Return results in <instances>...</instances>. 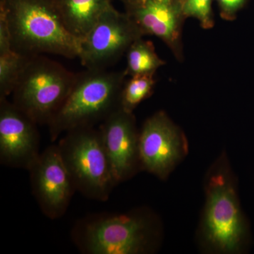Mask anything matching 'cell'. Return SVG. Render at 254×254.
I'll list each match as a JSON object with an SVG mask.
<instances>
[{"mask_svg":"<svg viewBox=\"0 0 254 254\" xmlns=\"http://www.w3.org/2000/svg\"><path fill=\"white\" fill-rule=\"evenodd\" d=\"M207 253L240 254L251 242L250 224L241 206L237 180L225 152L205 177V203L198 231Z\"/></svg>","mask_w":254,"mask_h":254,"instance_id":"6da1fadb","label":"cell"},{"mask_svg":"<svg viewBox=\"0 0 254 254\" xmlns=\"http://www.w3.org/2000/svg\"><path fill=\"white\" fill-rule=\"evenodd\" d=\"M71 238L85 254H150L161 245L163 227L150 208L94 214L76 222Z\"/></svg>","mask_w":254,"mask_h":254,"instance_id":"7a4b0ae2","label":"cell"},{"mask_svg":"<svg viewBox=\"0 0 254 254\" xmlns=\"http://www.w3.org/2000/svg\"><path fill=\"white\" fill-rule=\"evenodd\" d=\"M13 50L33 56L51 54L78 58L81 40L64 26L53 0H0Z\"/></svg>","mask_w":254,"mask_h":254,"instance_id":"3957f363","label":"cell"},{"mask_svg":"<svg viewBox=\"0 0 254 254\" xmlns=\"http://www.w3.org/2000/svg\"><path fill=\"white\" fill-rule=\"evenodd\" d=\"M125 71L86 69L77 73L64 101L48 123L50 140L82 127H95L120 108Z\"/></svg>","mask_w":254,"mask_h":254,"instance_id":"277c9868","label":"cell"},{"mask_svg":"<svg viewBox=\"0 0 254 254\" xmlns=\"http://www.w3.org/2000/svg\"><path fill=\"white\" fill-rule=\"evenodd\" d=\"M77 73L43 55L29 56L13 91L12 103L38 125H48Z\"/></svg>","mask_w":254,"mask_h":254,"instance_id":"5b68a950","label":"cell"},{"mask_svg":"<svg viewBox=\"0 0 254 254\" xmlns=\"http://www.w3.org/2000/svg\"><path fill=\"white\" fill-rule=\"evenodd\" d=\"M58 146L76 190L90 199L106 201L118 184L99 129L90 127L68 131Z\"/></svg>","mask_w":254,"mask_h":254,"instance_id":"8992f818","label":"cell"},{"mask_svg":"<svg viewBox=\"0 0 254 254\" xmlns=\"http://www.w3.org/2000/svg\"><path fill=\"white\" fill-rule=\"evenodd\" d=\"M143 33L128 14L113 6L80 41L78 59L86 69H107L127 53Z\"/></svg>","mask_w":254,"mask_h":254,"instance_id":"52a82bcc","label":"cell"},{"mask_svg":"<svg viewBox=\"0 0 254 254\" xmlns=\"http://www.w3.org/2000/svg\"><path fill=\"white\" fill-rule=\"evenodd\" d=\"M188 152L185 132L168 114L160 110L145 120L139 133L141 171L167 180Z\"/></svg>","mask_w":254,"mask_h":254,"instance_id":"ba28073f","label":"cell"},{"mask_svg":"<svg viewBox=\"0 0 254 254\" xmlns=\"http://www.w3.org/2000/svg\"><path fill=\"white\" fill-rule=\"evenodd\" d=\"M28 171L32 191L42 213L51 220L61 218L76 190L58 144L50 145L40 153Z\"/></svg>","mask_w":254,"mask_h":254,"instance_id":"9c48e42d","label":"cell"},{"mask_svg":"<svg viewBox=\"0 0 254 254\" xmlns=\"http://www.w3.org/2000/svg\"><path fill=\"white\" fill-rule=\"evenodd\" d=\"M98 129L117 184L127 181L141 171L140 131L133 113L119 108L100 124Z\"/></svg>","mask_w":254,"mask_h":254,"instance_id":"30bf717a","label":"cell"},{"mask_svg":"<svg viewBox=\"0 0 254 254\" xmlns=\"http://www.w3.org/2000/svg\"><path fill=\"white\" fill-rule=\"evenodd\" d=\"M38 124L7 98L0 99V162L28 169L40 155Z\"/></svg>","mask_w":254,"mask_h":254,"instance_id":"8fae6325","label":"cell"},{"mask_svg":"<svg viewBox=\"0 0 254 254\" xmlns=\"http://www.w3.org/2000/svg\"><path fill=\"white\" fill-rule=\"evenodd\" d=\"M184 0H141L125 4L126 13L143 36L157 37L165 43L175 59L185 60L182 29L187 19Z\"/></svg>","mask_w":254,"mask_h":254,"instance_id":"7c38bea8","label":"cell"},{"mask_svg":"<svg viewBox=\"0 0 254 254\" xmlns=\"http://www.w3.org/2000/svg\"><path fill=\"white\" fill-rule=\"evenodd\" d=\"M68 31L79 40L84 38L110 6L111 0H53Z\"/></svg>","mask_w":254,"mask_h":254,"instance_id":"4fadbf2b","label":"cell"},{"mask_svg":"<svg viewBox=\"0 0 254 254\" xmlns=\"http://www.w3.org/2000/svg\"><path fill=\"white\" fill-rule=\"evenodd\" d=\"M126 55L125 71L128 76L155 73L159 68L166 64L157 54L153 43L143 40V37L132 43Z\"/></svg>","mask_w":254,"mask_h":254,"instance_id":"5bb4252c","label":"cell"},{"mask_svg":"<svg viewBox=\"0 0 254 254\" xmlns=\"http://www.w3.org/2000/svg\"><path fill=\"white\" fill-rule=\"evenodd\" d=\"M155 73L130 76L125 81L121 95L120 108L128 113H133L142 102L149 98L155 85Z\"/></svg>","mask_w":254,"mask_h":254,"instance_id":"9a60e30c","label":"cell"},{"mask_svg":"<svg viewBox=\"0 0 254 254\" xmlns=\"http://www.w3.org/2000/svg\"><path fill=\"white\" fill-rule=\"evenodd\" d=\"M28 58L13 49L0 53V99L11 95Z\"/></svg>","mask_w":254,"mask_h":254,"instance_id":"2e32d148","label":"cell"},{"mask_svg":"<svg viewBox=\"0 0 254 254\" xmlns=\"http://www.w3.org/2000/svg\"><path fill=\"white\" fill-rule=\"evenodd\" d=\"M213 0H184L183 10L186 18L198 20L203 29H211L215 26Z\"/></svg>","mask_w":254,"mask_h":254,"instance_id":"e0dca14e","label":"cell"},{"mask_svg":"<svg viewBox=\"0 0 254 254\" xmlns=\"http://www.w3.org/2000/svg\"><path fill=\"white\" fill-rule=\"evenodd\" d=\"M220 16L225 21L236 19L237 14L245 7L248 0H216Z\"/></svg>","mask_w":254,"mask_h":254,"instance_id":"ac0fdd59","label":"cell"},{"mask_svg":"<svg viewBox=\"0 0 254 254\" xmlns=\"http://www.w3.org/2000/svg\"><path fill=\"white\" fill-rule=\"evenodd\" d=\"M123 1L124 4H127V3L135 2V1H141V0H120Z\"/></svg>","mask_w":254,"mask_h":254,"instance_id":"d6986e66","label":"cell"}]
</instances>
